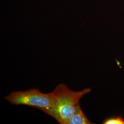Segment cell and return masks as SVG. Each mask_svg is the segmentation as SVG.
I'll return each instance as SVG.
<instances>
[{"instance_id": "obj_3", "label": "cell", "mask_w": 124, "mask_h": 124, "mask_svg": "<svg viewBox=\"0 0 124 124\" xmlns=\"http://www.w3.org/2000/svg\"><path fill=\"white\" fill-rule=\"evenodd\" d=\"M92 123L82 110L80 104L75 114L67 122L66 124H91Z\"/></svg>"}, {"instance_id": "obj_2", "label": "cell", "mask_w": 124, "mask_h": 124, "mask_svg": "<svg viewBox=\"0 0 124 124\" xmlns=\"http://www.w3.org/2000/svg\"><path fill=\"white\" fill-rule=\"evenodd\" d=\"M5 99L13 104L29 106L41 111L49 109L53 106L55 102L53 92L45 93L36 88L13 92L5 96Z\"/></svg>"}, {"instance_id": "obj_1", "label": "cell", "mask_w": 124, "mask_h": 124, "mask_svg": "<svg viewBox=\"0 0 124 124\" xmlns=\"http://www.w3.org/2000/svg\"><path fill=\"white\" fill-rule=\"evenodd\" d=\"M91 91V88H87L76 92L69 88L65 85H58L53 91L55 98L54 105L49 109L42 111L52 116L59 124H66L75 114L80 99Z\"/></svg>"}, {"instance_id": "obj_4", "label": "cell", "mask_w": 124, "mask_h": 124, "mask_svg": "<svg viewBox=\"0 0 124 124\" xmlns=\"http://www.w3.org/2000/svg\"><path fill=\"white\" fill-rule=\"evenodd\" d=\"M103 124H124V119L120 116L110 118L105 120Z\"/></svg>"}]
</instances>
